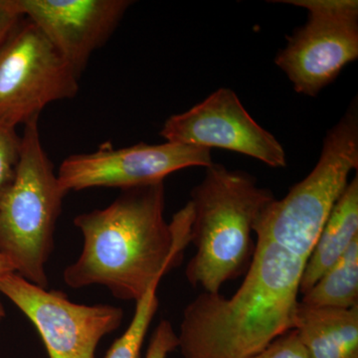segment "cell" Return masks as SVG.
<instances>
[{
	"label": "cell",
	"mask_w": 358,
	"mask_h": 358,
	"mask_svg": "<svg viewBox=\"0 0 358 358\" xmlns=\"http://www.w3.org/2000/svg\"><path fill=\"white\" fill-rule=\"evenodd\" d=\"M164 182L122 189L103 209L80 214L75 226L84 238L79 258L65 268L70 288L103 286L115 298L138 301L182 261L190 243V202L164 217Z\"/></svg>",
	"instance_id": "obj_1"
},
{
	"label": "cell",
	"mask_w": 358,
	"mask_h": 358,
	"mask_svg": "<svg viewBox=\"0 0 358 358\" xmlns=\"http://www.w3.org/2000/svg\"><path fill=\"white\" fill-rule=\"evenodd\" d=\"M307 261L257 238L236 293L203 292L183 310L178 334L183 358H249L293 331Z\"/></svg>",
	"instance_id": "obj_2"
},
{
	"label": "cell",
	"mask_w": 358,
	"mask_h": 358,
	"mask_svg": "<svg viewBox=\"0 0 358 358\" xmlns=\"http://www.w3.org/2000/svg\"><path fill=\"white\" fill-rule=\"evenodd\" d=\"M275 199L255 178L220 164L207 167L195 186L190 243L196 253L186 268V279L194 288L220 293L224 282L241 274L254 253L252 235L259 216Z\"/></svg>",
	"instance_id": "obj_3"
},
{
	"label": "cell",
	"mask_w": 358,
	"mask_h": 358,
	"mask_svg": "<svg viewBox=\"0 0 358 358\" xmlns=\"http://www.w3.org/2000/svg\"><path fill=\"white\" fill-rule=\"evenodd\" d=\"M67 194L42 145L38 120L27 122L15 176L0 199V254L16 274L43 289H48L46 264Z\"/></svg>",
	"instance_id": "obj_4"
},
{
	"label": "cell",
	"mask_w": 358,
	"mask_h": 358,
	"mask_svg": "<svg viewBox=\"0 0 358 358\" xmlns=\"http://www.w3.org/2000/svg\"><path fill=\"white\" fill-rule=\"evenodd\" d=\"M358 167L357 101L322 141L319 162L282 199L265 207L254 227L268 240L307 261L329 214Z\"/></svg>",
	"instance_id": "obj_5"
},
{
	"label": "cell",
	"mask_w": 358,
	"mask_h": 358,
	"mask_svg": "<svg viewBox=\"0 0 358 358\" xmlns=\"http://www.w3.org/2000/svg\"><path fill=\"white\" fill-rule=\"evenodd\" d=\"M79 77L25 17L0 43V128L38 120L53 102L77 95Z\"/></svg>",
	"instance_id": "obj_6"
},
{
	"label": "cell",
	"mask_w": 358,
	"mask_h": 358,
	"mask_svg": "<svg viewBox=\"0 0 358 358\" xmlns=\"http://www.w3.org/2000/svg\"><path fill=\"white\" fill-rule=\"evenodd\" d=\"M308 10L306 24L296 28L275 64L294 91L315 96L358 58L357 0H279Z\"/></svg>",
	"instance_id": "obj_7"
},
{
	"label": "cell",
	"mask_w": 358,
	"mask_h": 358,
	"mask_svg": "<svg viewBox=\"0 0 358 358\" xmlns=\"http://www.w3.org/2000/svg\"><path fill=\"white\" fill-rule=\"evenodd\" d=\"M0 294L32 322L49 358H96L100 341L124 317L122 308L73 303L62 292L41 288L15 272L0 278Z\"/></svg>",
	"instance_id": "obj_8"
},
{
	"label": "cell",
	"mask_w": 358,
	"mask_h": 358,
	"mask_svg": "<svg viewBox=\"0 0 358 358\" xmlns=\"http://www.w3.org/2000/svg\"><path fill=\"white\" fill-rule=\"evenodd\" d=\"M213 164L207 148L166 143H138L115 148L103 145L89 154L72 155L59 167L57 178L64 192L93 187L121 189L164 182L169 174L192 166Z\"/></svg>",
	"instance_id": "obj_9"
},
{
	"label": "cell",
	"mask_w": 358,
	"mask_h": 358,
	"mask_svg": "<svg viewBox=\"0 0 358 358\" xmlns=\"http://www.w3.org/2000/svg\"><path fill=\"white\" fill-rule=\"evenodd\" d=\"M160 136L167 143L239 152L274 169L287 166L281 143L251 117L236 93L228 88L218 89L192 109L169 117Z\"/></svg>",
	"instance_id": "obj_10"
},
{
	"label": "cell",
	"mask_w": 358,
	"mask_h": 358,
	"mask_svg": "<svg viewBox=\"0 0 358 358\" xmlns=\"http://www.w3.org/2000/svg\"><path fill=\"white\" fill-rule=\"evenodd\" d=\"M16 10L43 33L78 77L110 38L129 0H13Z\"/></svg>",
	"instance_id": "obj_11"
},
{
	"label": "cell",
	"mask_w": 358,
	"mask_h": 358,
	"mask_svg": "<svg viewBox=\"0 0 358 358\" xmlns=\"http://www.w3.org/2000/svg\"><path fill=\"white\" fill-rule=\"evenodd\" d=\"M293 331L308 358H358V306L320 307L299 301Z\"/></svg>",
	"instance_id": "obj_12"
},
{
	"label": "cell",
	"mask_w": 358,
	"mask_h": 358,
	"mask_svg": "<svg viewBox=\"0 0 358 358\" xmlns=\"http://www.w3.org/2000/svg\"><path fill=\"white\" fill-rule=\"evenodd\" d=\"M358 239V178L348 182L329 214L312 254L306 262L300 282V294L312 288Z\"/></svg>",
	"instance_id": "obj_13"
},
{
	"label": "cell",
	"mask_w": 358,
	"mask_h": 358,
	"mask_svg": "<svg viewBox=\"0 0 358 358\" xmlns=\"http://www.w3.org/2000/svg\"><path fill=\"white\" fill-rule=\"evenodd\" d=\"M301 303L320 307L358 306V239L317 282L301 294Z\"/></svg>",
	"instance_id": "obj_14"
},
{
	"label": "cell",
	"mask_w": 358,
	"mask_h": 358,
	"mask_svg": "<svg viewBox=\"0 0 358 358\" xmlns=\"http://www.w3.org/2000/svg\"><path fill=\"white\" fill-rule=\"evenodd\" d=\"M159 284L148 289L145 296L136 301V312L131 324L119 338L115 339L103 358H138L145 334L159 308L157 296Z\"/></svg>",
	"instance_id": "obj_15"
},
{
	"label": "cell",
	"mask_w": 358,
	"mask_h": 358,
	"mask_svg": "<svg viewBox=\"0 0 358 358\" xmlns=\"http://www.w3.org/2000/svg\"><path fill=\"white\" fill-rule=\"evenodd\" d=\"M20 152L21 136L16 129L0 128V199L13 181Z\"/></svg>",
	"instance_id": "obj_16"
},
{
	"label": "cell",
	"mask_w": 358,
	"mask_h": 358,
	"mask_svg": "<svg viewBox=\"0 0 358 358\" xmlns=\"http://www.w3.org/2000/svg\"><path fill=\"white\" fill-rule=\"evenodd\" d=\"M178 348V334L174 331L173 324L164 320L157 324L152 334L145 358H166Z\"/></svg>",
	"instance_id": "obj_17"
},
{
	"label": "cell",
	"mask_w": 358,
	"mask_h": 358,
	"mask_svg": "<svg viewBox=\"0 0 358 358\" xmlns=\"http://www.w3.org/2000/svg\"><path fill=\"white\" fill-rule=\"evenodd\" d=\"M249 358H308L296 331H291L275 339L263 352Z\"/></svg>",
	"instance_id": "obj_18"
},
{
	"label": "cell",
	"mask_w": 358,
	"mask_h": 358,
	"mask_svg": "<svg viewBox=\"0 0 358 358\" xmlns=\"http://www.w3.org/2000/svg\"><path fill=\"white\" fill-rule=\"evenodd\" d=\"M22 17L13 6V0H0V43Z\"/></svg>",
	"instance_id": "obj_19"
},
{
	"label": "cell",
	"mask_w": 358,
	"mask_h": 358,
	"mask_svg": "<svg viewBox=\"0 0 358 358\" xmlns=\"http://www.w3.org/2000/svg\"><path fill=\"white\" fill-rule=\"evenodd\" d=\"M13 272H15V268H14L13 263H11L6 256L0 254V278H1L2 275Z\"/></svg>",
	"instance_id": "obj_20"
},
{
	"label": "cell",
	"mask_w": 358,
	"mask_h": 358,
	"mask_svg": "<svg viewBox=\"0 0 358 358\" xmlns=\"http://www.w3.org/2000/svg\"><path fill=\"white\" fill-rule=\"evenodd\" d=\"M4 317H6V310H4L3 303L0 300V322H1Z\"/></svg>",
	"instance_id": "obj_21"
}]
</instances>
